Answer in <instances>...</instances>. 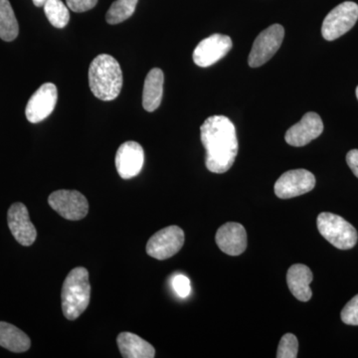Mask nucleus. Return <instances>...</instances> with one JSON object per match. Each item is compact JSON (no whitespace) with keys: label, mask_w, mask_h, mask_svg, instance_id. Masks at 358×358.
I'll return each instance as SVG.
<instances>
[{"label":"nucleus","mask_w":358,"mask_h":358,"mask_svg":"<svg viewBox=\"0 0 358 358\" xmlns=\"http://www.w3.org/2000/svg\"><path fill=\"white\" fill-rule=\"evenodd\" d=\"M164 75L162 70L154 68L148 72L143 85V106L147 112H155L164 95Z\"/></svg>","instance_id":"f3484780"},{"label":"nucleus","mask_w":358,"mask_h":358,"mask_svg":"<svg viewBox=\"0 0 358 358\" xmlns=\"http://www.w3.org/2000/svg\"><path fill=\"white\" fill-rule=\"evenodd\" d=\"M299 341L296 336L287 334L282 336L278 348V358H296L298 357Z\"/></svg>","instance_id":"5701e85b"},{"label":"nucleus","mask_w":358,"mask_h":358,"mask_svg":"<svg viewBox=\"0 0 358 358\" xmlns=\"http://www.w3.org/2000/svg\"><path fill=\"white\" fill-rule=\"evenodd\" d=\"M215 240L219 249L227 255H241L247 248V233L242 224H224L216 233Z\"/></svg>","instance_id":"2eb2a0df"},{"label":"nucleus","mask_w":358,"mask_h":358,"mask_svg":"<svg viewBox=\"0 0 358 358\" xmlns=\"http://www.w3.org/2000/svg\"><path fill=\"white\" fill-rule=\"evenodd\" d=\"M317 224L320 235L336 248L350 250L357 245V229L341 216L322 212L317 216Z\"/></svg>","instance_id":"20e7f679"},{"label":"nucleus","mask_w":358,"mask_h":358,"mask_svg":"<svg viewBox=\"0 0 358 358\" xmlns=\"http://www.w3.org/2000/svg\"><path fill=\"white\" fill-rule=\"evenodd\" d=\"M30 345L27 334L8 322H0V346L13 352H24Z\"/></svg>","instance_id":"6ab92c4d"},{"label":"nucleus","mask_w":358,"mask_h":358,"mask_svg":"<svg viewBox=\"0 0 358 358\" xmlns=\"http://www.w3.org/2000/svg\"><path fill=\"white\" fill-rule=\"evenodd\" d=\"M91 298V285L87 268L77 267L66 277L63 282L62 312L66 319L75 320L88 308Z\"/></svg>","instance_id":"7ed1b4c3"},{"label":"nucleus","mask_w":358,"mask_h":358,"mask_svg":"<svg viewBox=\"0 0 358 358\" xmlns=\"http://www.w3.org/2000/svg\"><path fill=\"white\" fill-rule=\"evenodd\" d=\"M43 7L45 15L54 27L64 28L69 23V9L62 0H47Z\"/></svg>","instance_id":"4be33fe9"},{"label":"nucleus","mask_w":358,"mask_h":358,"mask_svg":"<svg viewBox=\"0 0 358 358\" xmlns=\"http://www.w3.org/2000/svg\"><path fill=\"white\" fill-rule=\"evenodd\" d=\"M20 33V26L9 0H0V38L13 41Z\"/></svg>","instance_id":"aec40b11"},{"label":"nucleus","mask_w":358,"mask_h":358,"mask_svg":"<svg viewBox=\"0 0 358 358\" xmlns=\"http://www.w3.org/2000/svg\"><path fill=\"white\" fill-rule=\"evenodd\" d=\"M183 244V230L178 226H169L150 238L147 244V253L157 260H166L178 254Z\"/></svg>","instance_id":"0eeeda50"},{"label":"nucleus","mask_w":358,"mask_h":358,"mask_svg":"<svg viewBox=\"0 0 358 358\" xmlns=\"http://www.w3.org/2000/svg\"><path fill=\"white\" fill-rule=\"evenodd\" d=\"M346 162L353 174L358 178V150H352L346 155Z\"/></svg>","instance_id":"bb28decb"},{"label":"nucleus","mask_w":358,"mask_h":358,"mask_svg":"<svg viewBox=\"0 0 358 358\" xmlns=\"http://www.w3.org/2000/svg\"><path fill=\"white\" fill-rule=\"evenodd\" d=\"M7 222L18 243L23 246H31L37 237L36 228L30 220L27 207L17 202L11 205L7 214Z\"/></svg>","instance_id":"4468645a"},{"label":"nucleus","mask_w":358,"mask_h":358,"mask_svg":"<svg viewBox=\"0 0 358 358\" xmlns=\"http://www.w3.org/2000/svg\"><path fill=\"white\" fill-rule=\"evenodd\" d=\"M232 46V39L227 35H211L197 45L193 52V61L199 67H210L225 57Z\"/></svg>","instance_id":"9d476101"},{"label":"nucleus","mask_w":358,"mask_h":358,"mask_svg":"<svg viewBox=\"0 0 358 358\" xmlns=\"http://www.w3.org/2000/svg\"><path fill=\"white\" fill-rule=\"evenodd\" d=\"M47 0H33V3H34L35 6L42 7L44 6V4L46 3Z\"/></svg>","instance_id":"cd10ccee"},{"label":"nucleus","mask_w":358,"mask_h":358,"mask_svg":"<svg viewBox=\"0 0 358 358\" xmlns=\"http://www.w3.org/2000/svg\"><path fill=\"white\" fill-rule=\"evenodd\" d=\"M138 0H115L106 14V20L115 25L129 20L136 11Z\"/></svg>","instance_id":"412c9836"},{"label":"nucleus","mask_w":358,"mask_h":358,"mask_svg":"<svg viewBox=\"0 0 358 358\" xmlns=\"http://www.w3.org/2000/svg\"><path fill=\"white\" fill-rule=\"evenodd\" d=\"M68 8L74 13H85L91 10L98 3V0H66Z\"/></svg>","instance_id":"a878e982"},{"label":"nucleus","mask_w":358,"mask_h":358,"mask_svg":"<svg viewBox=\"0 0 358 358\" xmlns=\"http://www.w3.org/2000/svg\"><path fill=\"white\" fill-rule=\"evenodd\" d=\"M315 186V176L307 169H293L280 176L275 183V193L279 199H289L312 192Z\"/></svg>","instance_id":"1a4fd4ad"},{"label":"nucleus","mask_w":358,"mask_h":358,"mask_svg":"<svg viewBox=\"0 0 358 358\" xmlns=\"http://www.w3.org/2000/svg\"><path fill=\"white\" fill-rule=\"evenodd\" d=\"M357 100H358V86H357Z\"/></svg>","instance_id":"c85d7f7f"},{"label":"nucleus","mask_w":358,"mask_h":358,"mask_svg":"<svg viewBox=\"0 0 358 358\" xmlns=\"http://www.w3.org/2000/svg\"><path fill=\"white\" fill-rule=\"evenodd\" d=\"M341 320L350 326H358V294L346 303L341 310Z\"/></svg>","instance_id":"b1692460"},{"label":"nucleus","mask_w":358,"mask_h":358,"mask_svg":"<svg viewBox=\"0 0 358 358\" xmlns=\"http://www.w3.org/2000/svg\"><path fill=\"white\" fill-rule=\"evenodd\" d=\"M145 162V152L140 143L129 141L122 143L115 155V167L122 179H131L140 174Z\"/></svg>","instance_id":"ddd939ff"},{"label":"nucleus","mask_w":358,"mask_h":358,"mask_svg":"<svg viewBox=\"0 0 358 358\" xmlns=\"http://www.w3.org/2000/svg\"><path fill=\"white\" fill-rule=\"evenodd\" d=\"M57 87L52 83H45L28 101L25 115L28 121L37 124L44 121L52 114L57 103Z\"/></svg>","instance_id":"9b49d317"},{"label":"nucleus","mask_w":358,"mask_h":358,"mask_svg":"<svg viewBox=\"0 0 358 358\" xmlns=\"http://www.w3.org/2000/svg\"><path fill=\"white\" fill-rule=\"evenodd\" d=\"M173 288L179 298L185 299L192 293L190 280L185 275H176L171 281Z\"/></svg>","instance_id":"393cba45"},{"label":"nucleus","mask_w":358,"mask_h":358,"mask_svg":"<svg viewBox=\"0 0 358 358\" xmlns=\"http://www.w3.org/2000/svg\"><path fill=\"white\" fill-rule=\"evenodd\" d=\"M324 131V122L317 113L308 112L298 124L287 131L285 140L292 147H305L310 141L319 138Z\"/></svg>","instance_id":"f8f14e48"},{"label":"nucleus","mask_w":358,"mask_h":358,"mask_svg":"<svg viewBox=\"0 0 358 358\" xmlns=\"http://www.w3.org/2000/svg\"><path fill=\"white\" fill-rule=\"evenodd\" d=\"M117 346L122 357L124 358H154V346L136 334L122 333L117 336Z\"/></svg>","instance_id":"a211bd4d"},{"label":"nucleus","mask_w":358,"mask_h":358,"mask_svg":"<svg viewBox=\"0 0 358 358\" xmlns=\"http://www.w3.org/2000/svg\"><path fill=\"white\" fill-rule=\"evenodd\" d=\"M89 86L96 98L109 102L119 96L122 88L121 66L107 54L96 56L89 68Z\"/></svg>","instance_id":"f03ea898"},{"label":"nucleus","mask_w":358,"mask_h":358,"mask_svg":"<svg viewBox=\"0 0 358 358\" xmlns=\"http://www.w3.org/2000/svg\"><path fill=\"white\" fill-rule=\"evenodd\" d=\"M313 275L310 268L303 264H296L289 268L287 274V282L294 298L301 301H308L312 299L310 282Z\"/></svg>","instance_id":"dca6fc26"},{"label":"nucleus","mask_w":358,"mask_h":358,"mask_svg":"<svg viewBox=\"0 0 358 358\" xmlns=\"http://www.w3.org/2000/svg\"><path fill=\"white\" fill-rule=\"evenodd\" d=\"M48 203L59 215L67 220H81L89 212L88 200L76 190H58L51 193Z\"/></svg>","instance_id":"6e6552de"},{"label":"nucleus","mask_w":358,"mask_h":358,"mask_svg":"<svg viewBox=\"0 0 358 358\" xmlns=\"http://www.w3.org/2000/svg\"><path fill=\"white\" fill-rule=\"evenodd\" d=\"M201 143L206 150L205 166L213 173L229 171L238 154L236 129L225 115H212L200 128Z\"/></svg>","instance_id":"f257e3e1"},{"label":"nucleus","mask_w":358,"mask_h":358,"mask_svg":"<svg viewBox=\"0 0 358 358\" xmlns=\"http://www.w3.org/2000/svg\"><path fill=\"white\" fill-rule=\"evenodd\" d=\"M285 37V29L282 25L268 26L258 35L250 52L248 63L250 67L258 68L267 63L277 53Z\"/></svg>","instance_id":"423d86ee"},{"label":"nucleus","mask_w":358,"mask_h":358,"mask_svg":"<svg viewBox=\"0 0 358 358\" xmlns=\"http://www.w3.org/2000/svg\"><path fill=\"white\" fill-rule=\"evenodd\" d=\"M357 20V4L352 1L343 2L324 18L322 26V37L327 41H334L350 31Z\"/></svg>","instance_id":"39448f33"}]
</instances>
